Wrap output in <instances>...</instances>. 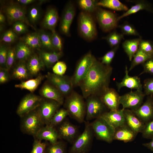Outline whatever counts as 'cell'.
Listing matches in <instances>:
<instances>
[{"label":"cell","instance_id":"obj_1","mask_svg":"<svg viewBox=\"0 0 153 153\" xmlns=\"http://www.w3.org/2000/svg\"><path fill=\"white\" fill-rule=\"evenodd\" d=\"M112 68L103 64L95 58L80 86L82 96L86 99L91 95L99 97L109 87Z\"/></svg>","mask_w":153,"mask_h":153},{"label":"cell","instance_id":"obj_2","mask_svg":"<svg viewBox=\"0 0 153 153\" xmlns=\"http://www.w3.org/2000/svg\"><path fill=\"white\" fill-rule=\"evenodd\" d=\"M83 96L73 91L66 97L64 106L70 115L78 122L82 123L86 115V103Z\"/></svg>","mask_w":153,"mask_h":153},{"label":"cell","instance_id":"obj_3","mask_svg":"<svg viewBox=\"0 0 153 153\" xmlns=\"http://www.w3.org/2000/svg\"><path fill=\"white\" fill-rule=\"evenodd\" d=\"M20 118V128L21 131L33 137L45 126L37 109Z\"/></svg>","mask_w":153,"mask_h":153},{"label":"cell","instance_id":"obj_4","mask_svg":"<svg viewBox=\"0 0 153 153\" xmlns=\"http://www.w3.org/2000/svg\"><path fill=\"white\" fill-rule=\"evenodd\" d=\"M85 122L83 132L73 143L69 153H86L89 149L94 134L90 123Z\"/></svg>","mask_w":153,"mask_h":153},{"label":"cell","instance_id":"obj_5","mask_svg":"<svg viewBox=\"0 0 153 153\" xmlns=\"http://www.w3.org/2000/svg\"><path fill=\"white\" fill-rule=\"evenodd\" d=\"M90 124L97 139L109 143L114 140L115 129L102 117L95 119Z\"/></svg>","mask_w":153,"mask_h":153},{"label":"cell","instance_id":"obj_6","mask_svg":"<svg viewBox=\"0 0 153 153\" xmlns=\"http://www.w3.org/2000/svg\"><path fill=\"white\" fill-rule=\"evenodd\" d=\"M95 58L89 52L79 60L71 77L73 87L79 86L88 72Z\"/></svg>","mask_w":153,"mask_h":153},{"label":"cell","instance_id":"obj_7","mask_svg":"<svg viewBox=\"0 0 153 153\" xmlns=\"http://www.w3.org/2000/svg\"><path fill=\"white\" fill-rule=\"evenodd\" d=\"M78 27L80 33L86 39L90 40L96 37L97 34L96 26L90 14L84 11L80 13Z\"/></svg>","mask_w":153,"mask_h":153},{"label":"cell","instance_id":"obj_8","mask_svg":"<svg viewBox=\"0 0 153 153\" xmlns=\"http://www.w3.org/2000/svg\"><path fill=\"white\" fill-rule=\"evenodd\" d=\"M96 11V19L100 27L104 31H110L118 26V16L115 14L100 8H97Z\"/></svg>","mask_w":153,"mask_h":153},{"label":"cell","instance_id":"obj_9","mask_svg":"<svg viewBox=\"0 0 153 153\" xmlns=\"http://www.w3.org/2000/svg\"><path fill=\"white\" fill-rule=\"evenodd\" d=\"M61 105L54 100L42 99L37 109L45 125H49L52 118Z\"/></svg>","mask_w":153,"mask_h":153},{"label":"cell","instance_id":"obj_10","mask_svg":"<svg viewBox=\"0 0 153 153\" xmlns=\"http://www.w3.org/2000/svg\"><path fill=\"white\" fill-rule=\"evenodd\" d=\"M86 118L87 120L96 119L105 112L107 107L99 97L91 95L86 99Z\"/></svg>","mask_w":153,"mask_h":153},{"label":"cell","instance_id":"obj_11","mask_svg":"<svg viewBox=\"0 0 153 153\" xmlns=\"http://www.w3.org/2000/svg\"><path fill=\"white\" fill-rule=\"evenodd\" d=\"M46 77L49 82L57 88L66 97L73 91L71 77L48 73Z\"/></svg>","mask_w":153,"mask_h":153},{"label":"cell","instance_id":"obj_12","mask_svg":"<svg viewBox=\"0 0 153 153\" xmlns=\"http://www.w3.org/2000/svg\"><path fill=\"white\" fill-rule=\"evenodd\" d=\"M5 12L10 23H13L17 21H21L36 30L26 17L25 8L18 3H12L7 6L5 8Z\"/></svg>","mask_w":153,"mask_h":153},{"label":"cell","instance_id":"obj_13","mask_svg":"<svg viewBox=\"0 0 153 153\" xmlns=\"http://www.w3.org/2000/svg\"><path fill=\"white\" fill-rule=\"evenodd\" d=\"M145 96L143 92L131 90L120 96V104L122 105L123 109H128L134 111L142 104Z\"/></svg>","mask_w":153,"mask_h":153},{"label":"cell","instance_id":"obj_14","mask_svg":"<svg viewBox=\"0 0 153 153\" xmlns=\"http://www.w3.org/2000/svg\"><path fill=\"white\" fill-rule=\"evenodd\" d=\"M42 98L33 93L28 94L20 101L16 111L17 114L21 117L37 109Z\"/></svg>","mask_w":153,"mask_h":153},{"label":"cell","instance_id":"obj_15","mask_svg":"<svg viewBox=\"0 0 153 153\" xmlns=\"http://www.w3.org/2000/svg\"><path fill=\"white\" fill-rule=\"evenodd\" d=\"M58 126L57 130L59 139L73 143L78 137V129L69 122L64 121Z\"/></svg>","mask_w":153,"mask_h":153},{"label":"cell","instance_id":"obj_16","mask_svg":"<svg viewBox=\"0 0 153 153\" xmlns=\"http://www.w3.org/2000/svg\"><path fill=\"white\" fill-rule=\"evenodd\" d=\"M133 111L145 124L151 120L153 119V96H148L145 102Z\"/></svg>","mask_w":153,"mask_h":153},{"label":"cell","instance_id":"obj_17","mask_svg":"<svg viewBox=\"0 0 153 153\" xmlns=\"http://www.w3.org/2000/svg\"><path fill=\"white\" fill-rule=\"evenodd\" d=\"M120 96L114 89L109 88L99 97L107 108L114 110L118 109Z\"/></svg>","mask_w":153,"mask_h":153},{"label":"cell","instance_id":"obj_18","mask_svg":"<svg viewBox=\"0 0 153 153\" xmlns=\"http://www.w3.org/2000/svg\"><path fill=\"white\" fill-rule=\"evenodd\" d=\"M124 109L106 111L101 116L115 129L126 124Z\"/></svg>","mask_w":153,"mask_h":153},{"label":"cell","instance_id":"obj_19","mask_svg":"<svg viewBox=\"0 0 153 153\" xmlns=\"http://www.w3.org/2000/svg\"><path fill=\"white\" fill-rule=\"evenodd\" d=\"M129 72L127 66L126 65L125 75L122 81L120 82H116L118 91H119L122 88L125 87L131 89V90L135 89L136 90L143 92V86L140 78L137 76H130L128 75Z\"/></svg>","mask_w":153,"mask_h":153},{"label":"cell","instance_id":"obj_20","mask_svg":"<svg viewBox=\"0 0 153 153\" xmlns=\"http://www.w3.org/2000/svg\"><path fill=\"white\" fill-rule=\"evenodd\" d=\"M75 9L73 4L69 3L66 5L63 12L60 23V29L64 34L69 33L70 27L74 17Z\"/></svg>","mask_w":153,"mask_h":153},{"label":"cell","instance_id":"obj_21","mask_svg":"<svg viewBox=\"0 0 153 153\" xmlns=\"http://www.w3.org/2000/svg\"><path fill=\"white\" fill-rule=\"evenodd\" d=\"M34 139L44 140L54 144L59 139L58 133L55 127L49 125H45L42 128L33 136Z\"/></svg>","mask_w":153,"mask_h":153},{"label":"cell","instance_id":"obj_22","mask_svg":"<svg viewBox=\"0 0 153 153\" xmlns=\"http://www.w3.org/2000/svg\"><path fill=\"white\" fill-rule=\"evenodd\" d=\"M40 93L44 98L55 101L61 105L63 103V95L57 88L50 83L44 84L41 89Z\"/></svg>","mask_w":153,"mask_h":153},{"label":"cell","instance_id":"obj_23","mask_svg":"<svg viewBox=\"0 0 153 153\" xmlns=\"http://www.w3.org/2000/svg\"><path fill=\"white\" fill-rule=\"evenodd\" d=\"M126 124L137 133H142L145 124L134 113L129 109L124 110Z\"/></svg>","mask_w":153,"mask_h":153},{"label":"cell","instance_id":"obj_24","mask_svg":"<svg viewBox=\"0 0 153 153\" xmlns=\"http://www.w3.org/2000/svg\"><path fill=\"white\" fill-rule=\"evenodd\" d=\"M137 134L126 124L115 129L114 140L122 141L125 143L131 142L134 139Z\"/></svg>","mask_w":153,"mask_h":153},{"label":"cell","instance_id":"obj_25","mask_svg":"<svg viewBox=\"0 0 153 153\" xmlns=\"http://www.w3.org/2000/svg\"><path fill=\"white\" fill-rule=\"evenodd\" d=\"M39 57L44 66L48 68L53 66L63 55L62 51L47 52L40 51Z\"/></svg>","mask_w":153,"mask_h":153},{"label":"cell","instance_id":"obj_26","mask_svg":"<svg viewBox=\"0 0 153 153\" xmlns=\"http://www.w3.org/2000/svg\"><path fill=\"white\" fill-rule=\"evenodd\" d=\"M59 18L56 10L53 8H49L45 14L42 22L43 26L51 31L55 30Z\"/></svg>","mask_w":153,"mask_h":153},{"label":"cell","instance_id":"obj_27","mask_svg":"<svg viewBox=\"0 0 153 153\" xmlns=\"http://www.w3.org/2000/svg\"><path fill=\"white\" fill-rule=\"evenodd\" d=\"M133 1L135 2V4L131 6L130 8L121 15L118 16V21L123 18L136 13L141 10H145L153 12V8L151 7L150 4L147 1L144 0H138Z\"/></svg>","mask_w":153,"mask_h":153},{"label":"cell","instance_id":"obj_28","mask_svg":"<svg viewBox=\"0 0 153 153\" xmlns=\"http://www.w3.org/2000/svg\"><path fill=\"white\" fill-rule=\"evenodd\" d=\"M141 37L125 40L122 44L125 52L127 54L130 61L132 59L139 49V45Z\"/></svg>","mask_w":153,"mask_h":153},{"label":"cell","instance_id":"obj_29","mask_svg":"<svg viewBox=\"0 0 153 153\" xmlns=\"http://www.w3.org/2000/svg\"><path fill=\"white\" fill-rule=\"evenodd\" d=\"M26 64L30 74L32 76L37 75L44 66L39 56L35 54L31 56Z\"/></svg>","mask_w":153,"mask_h":153},{"label":"cell","instance_id":"obj_30","mask_svg":"<svg viewBox=\"0 0 153 153\" xmlns=\"http://www.w3.org/2000/svg\"><path fill=\"white\" fill-rule=\"evenodd\" d=\"M44 78V76L40 75L35 78L22 81L19 84H15L14 86L16 88L26 89L33 93L37 88Z\"/></svg>","mask_w":153,"mask_h":153},{"label":"cell","instance_id":"obj_31","mask_svg":"<svg viewBox=\"0 0 153 153\" xmlns=\"http://www.w3.org/2000/svg\"><path fill=\"white\" fill-rule=\"evenodd\" d=\"M14 48L16 58L20 61H25L32 55L31 49L22 41L18 42Z\"/></svg>","mask_w":153,"mask_h":153},{"label":"cell","instance_id":"obj_32","mask_svg":"<svg viewBox=\"0 0 153 153\" xmlns=\"http://www.w3.org/2000/svg\"><path fill=\"white\" fill-rule=\"evenodd\" d=\"M30 75L25 61H20L13 69V77L17 79L24 80L27 79Z\"/></svg>","mask_w":153,"mask_h":153},{"label":"cell","instance_id":"obj_33","mask_svg":"<svg viewBox=\"0 0 153 153\" xmlns=\"http://www.w3.org/2000/svg\"><path fill=\"white\" fill-rule=\"evenodd\" d=\"M22 40L31 49H39L42 46L39 32L28 34L22 38Z\"/></svg>","mask_w":153,"mask_h":153},{"label":"cell","instance_id":"obj_34","mask_svg":"<svg viewBox=\"0 0 153 153\" xmlns=\"http://www.w3.org/2000/svg\"><path fill=\"white\" fill-rule=\"evenodd\" d=\"M97 5L116 11H126L128 9L126 5L118 0H102L98 1Z\"/></svg>","mask_w":153,"mask_h":153},{"label":"cell","instance_id":"obj_35","mask_svg":"<svg viewBox=\"0 0 153 153\" xmlns=\"http://www.w3.org/2000/svg\"><path fill=\"white\" fill-rule=\"evenodd\" d=\"M153 58V56L149 55L142 50L138 49L134 55L129 71H131L135 67L140 64H142L148 59Z\"/></svg>","mask_w":153,"mask_h":153},{"label":"cell","instance_id":"obj_36","mask_svg":"<svg viewBox=\"0 0 153 153\" xmlns=\"http://www.w3.org/2000/svg\"><path fill=\"white\" fill-rule=\"evenodd\" d=\"M69 115L68 112L65 109H59L53 116L49 125L55 127L64 121L66 117Z\"/></svg>","mask_w":153,"mask_h":153},{"label":"cell","instance_id":"obj_37","mask_svg":"<svg viewBox=\"0 0 153 153\" xmlns=\"http://www.w3.org/2000/svg\"><path fill=\"white\" fill-rule=\"evenodd\" d=\"M98 2L95 0H80L78 1V3L84 12L90 14L98 8Z\"/></svg>","mask_w":153,"mask_h":153},{"label":"cell","instance_id":"obj_38","mask_svg":"<svg viewBox=\"0 0 153 153\" xmlns=\"http://www.w3.org/2000/svg\"><path fill=\"white\" fill-rule=\"evenodd\" d=\"M45 153H67L66 145L61 141H58L54 144L49 143L47 146Z\"/></svg>","mask_w":153,"mask_h":153},{"label":"cell","instance_id":"obj_39","mask_svg":"<svg viewBox=\"0 0 153 153\" xmlns=\"http://www.w3.org/2000/svg\"><path fill=\"white\" fill-rule=\"evenodd\" d=\"M103 38L107 41L111 47L113 48L119 46L121 41L124 39V35L114 31Z\"/></svg>","mask_w":153,"mask_h":153},{"label":"cell","instance_id":"obj_40","mask_svg":"<svg viewBox=\"0 0 153 153\" xmlns=\"http://www.w3.org/2000/svg\"><path fill=\"white\" fill-rule=\"evenodd\" d=\"M39 33L42 46L48 50L55 51L52 43L51 34L43 31H41Z\"/></svg>","mask_w":153,"mask_h":153},{"label":"cell","instance_id":"obj_41","mask_svg":"<svg viewBox=\"0 0 153 153\" xmlns=\"http://www.w3.org/2000/svg\"><path fill=\"white\" fill-rule=\"evenodd\" d=\"M124 35L140 36L139 34L134 27L132 24L126 22L118 26Z\"/></svg>","mask_w":153,"mask_h":153},{"label":"cell","instance_id":"obj_42","mask_svg":"<svg viewBox=\"0 0 153 153\" xmlns=\"http://www.w3.org/2000/svg\"><path fill=\"white\" fill-rule=\"evenodd\" d=\"M48 143L34 139L32 150L30 153H45Z\"/></svg>","mask_w":153,"mask_h":153},{"label":"cell","instance_id":"obj_43","mask_svg":"<svg viewBox=\"0 0 153 153\" xmlns=\"http://www.w3.org/2000/svg\"><path fill=\"white\" fill-rule=\"evenodd\" d=\"M41 15V11L40 8L37 6H33L29 9L28 14V19L32 23H35L37 21Z\"/></svg>","mask_w":153,"mask_h":153},{"label":"cell","instance_id":"obj_44","mask_svg":"<svg viewBox=\"0 0 153 153\" xmlns=\"http://www.w3.org/2000/svg\"><path fill=\"white\" fill-rule=\"evenodd\" d=\"M119 46L112 48L101 58V62L106 65H110L118 49Z\"/></svg>","mask_w":153,"mask_h":153},{"label":"cell","instance_id":"obj_45","mask_svg":"<svg viewBox=\"0 0 153 153\" xmlns=\"http://www.w3.org/2000/svg\"><path fill=\"white\" fill-rule=\"evenodd\" d=\"M139 49L153 56V43L149 41L141 39Z\"/></svg>","mask_w":153,"mask_h":153},{"label":"cell","instance_id":"obj_46","mask_svg":"<svg viewBox=\"0 0 153 153\" xmlns=\"http://www.w3.org/2000/svg\"><path fill=\"white\" fill-rule=\"evenodd\" d=\"M51 40L53 46L56 51H62V43L61 39L55 30L52 31Z\"/></svg>","mask_w":153,"mask_h":153},{"label":"cell","instance_id":"obj_47","mask_svg":"<svg viewBox=\"0 0 153 153\" xmlns=\"http://www.w3.org/2000/svg\"><path fill=\"white\" fill-rule=\"evenodd\" d=\"M17 34L13 30L9 29L3 34L1 37V41L6 43L13 42L18 37Z\"/></svg>","mask_w":153,"mask_h":153},{"label":"cell","instance_id":"obj_48","mask_svg":"<svg viewBox=\"0 0 153 153\" xmlns=\"http://www.w3.org/2000/svg\"><path fill=\"white\" fill-rule=\"evenodd\" d=\"M67 69L65 62L63 61H58L53 66L52 69L54 73L59 75H63Z\"/></svg>","mask_w":153,"mask_h":153},{"label":"cell","instance_id":"obj_49","mask_svg":"<svg viewBox=\"0 0 153 153\" xmlns=\"http://www.w3.org/2000/svg\"><path fill=\"white\" fill-rule=\"evenodd\" d=\"M8 48L4 44H1L0 46V68L7 69L6 62Z\"/></svg>","mask_w":153,"mask_h":153},{"label":"cell","instance_id":"obj_50","mask_svg":"<svg viewBox=\"0 0 153 153\" xmlns=\"http://www.w3.org/2000/svg\"><path fill=\"white\" fill-rule=\"evenodd\" d=\"M141 133L142 137L145 138H153V119L145 124Z\"/></svg>","mask_w":153,"mask_h":153},{"label":"cell","instance_id":"obj_51","mask_svg":"<svg viewBox=\"0 0 153 153\" xmlns=\"http://www.w3.org/2000/svg\"><path fill=\"white\" fill-rule=\"evenodd\" d=\"M16 58H17L14 48H9L7 59V69L9 71L14 63Z\"/></svg>","mask_w":153,"mask_h":153},{"label":"cell","instance_id":"obj_52","mask_svg":"<svg viewBox=\"0 0 153 153\" xmlns=\"http://www.w3.org/2000/svg\"><path fill=\"white\" fill-rule=\"evenodd\" d=\"M145 95H153V78L145 79L143 86Z\"/></svg>","mask_w":153,"mask_h":153},{"label":"cell","instance_id":"obj_53","mask_svg":"<svg viewBox=\"0 0 153 153\" xmlns=\"http://www.w3.org/2000/svg\"><path fill=\"white\" fill-rule=\"evenodd\" d=\"M26 24L20 21H17L13 23V30L17 34H22L28 31Z\"/></svg>","mask_w":153,"mask_h":153},{"label":"cell","instance_id":"obj_54","mask_svg":"<svg viewBox=\"0 0 153 153\" xmlns=\"http://www.w3.org/2000/svg\"><path fill=\"white\" fill-rule=\"evenodd\" d=\"M142 65L143 67V70L139 75L144 73H148L153 75V58L148 59Z\"/></svg>","mask_w":153,"mask_h":153},{"label":"cell","instance_id":"obj_55","mask_svg":"<svg viewBox=\"0 0 153 153\" xmlns=\"http://www.w3.org/2000/svg\"><path fill=\"white\" fill-rule=\"evenodd\" d=\"M7 69L0 68V83L3 84L8 82L10 79V75Z\"/></svg>","mask_w":153,"mask_h":153},{"label":"cell","instance_id":"obj_56","mask_svg":"<svg viewBox=\"0 0 153 153\" xmlns=\"http://www.w3.org/2000/svg\"><path fill=\"white\" fill-rule=\"evenodd\" d=\"M18 3L24 5H26L30 4L35 1L34 0H18L17 1Z\"/></svg>","mask_w":153,"mask_h":153},{"label":"cell","instance_id":"obj_57","mask_svg":"<svg viewBox=\"0 0 153 153\" xmlns=\"http://www.w3.org/2000/svg\"><path fill=\"white\" fill-rule=\"evenodd\" d=\"M143 145L153 151V138L151 139L150 141L148 143H143Z\"/></svg>","mask_w":153,"mask_h":153},{"label":"cell","instance_id":"obj_58","mask_svg":"<svg viewBox=\"0 0 153 153\" xmlns=\"http://www.w3.org/2000/svg\"><path fill=\"white\" fill-rule=\"evenodd\" d=\"M5 17L4 15L0 12V23L2 24L5 22Z\"/></svg>","mask_w":153,"mask_h":153},{"label":"cell","instance_id":"obj_59","mask_svg":"<svg viewBox=\"0 0 153 153\" xmlns=\"http://www.w3.org/2000/svg\"></svg>","mask_w":153,"mask_h":153}]
</instances>
